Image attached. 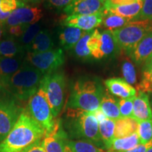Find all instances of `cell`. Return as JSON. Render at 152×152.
Returning <instances> with one entry per match:
<instances>
[{"instance_id":"cell-1","label":"cell","mask_w":152,"mask_h":152,"mask_svg":"<svg viewBox=\"0 0 152 152\" xmlns=\"http://www.w3.org/2000/svg\"><path fill=\"white\" fill-rule=\"evenodd\" d=\"M60 123L68 139L90 142L106 151L100 137L99 123L92 112L67 108Z\"/></svg>"},{"instance_id":"cell-2","label":"cell","mask_w":152,"mask_h":152,"mask_svg":"<svg viewBox=\"0 0 152 152\" xmlns=\"http://www.w3.org/2000/svg\"><path fill=\"white\" fill-rule=\"evenodd\" d=\"M43 128L29 115L26 109L8 135L0 143V152H21L45 136Z\"/></svg>"},{"instance_id":"cell-3","label":"cell","mask_w":152,"mask_h":152,"mask_svg":"<svg viewBox=\"0 0 152 152\" xmlns=\"http://www.w3.org/2000/svg\"><path fill=\"white\" fill-rule=\"evenodd\" d=\"M104 93L103 87L97 80L80 77L71 87L67 108L94 112L99 109Z\"/></svg>"},{"instance_id":"cell-4","label":"cell","mask_w":152,"mask_h":152,"mask_svg":"<svg viewBox=\"0 0 152 152\" xmlns=\"http://www.w3.org/2000/svg\"><path fill=\"white\" fill-rule=\"evenodd\" d=\"M42 76L36 68L23 63L16 73L0 80V85L20 102H27L37 92Z\"/></svg>"},{"instance_id":"cell-5","label":"cell","mask_w":152,"mask_h":152,"mask_svg":"<svg viewBox=\"0 0 152 152\" xmlns=\"http://www.w3.org/2000/svg\"><path fill=\"white\" fill-rule=\"evenodd\" d=\"M66 80L64 72L56 71L44 75L39 88L45 93L55 118L58 116L65 102Z\"/></svg>"},{"instance_id":"cell-6","label":"cell","mask_w":152,"mask_h":152,"mask_svg":"<svg viewBox=\"0 0 152 152\" xmlns=\"http://www.w3.org/2000/svg\"><path fill=\"white\" fill-rule=\"evenodd\" d=\"M152 32V20H130L125 26L112 30L119 48L129 54L146 35Z\"/></svg>"},{"instance_id":"cell-7","label":"cell","mask_w":152,"mask_h":152,"mask_svg":"<svg viewBox=\"0 0 152 152\" xmlns=\"http://www.w3.org/2000/svg\"><path fill=\"white\" fill-rule=\"evenodd\" d=\"M24 110L22 102L0 85V143L14 128Z\"/></svg>"},{"instance_id":"cell-8","label":"cell","mask_w":152,"mask_h":152,"mask_svg":"<svg viewBox=\"0 0 152 152\" xmlns=\"http://www.w3.org/2000/svg\"><path fill=\"white\" fill-rule=\"evenodd\" d=\"M26 109L30 116L43 128L46 134L52 132L56 128L58 120L53 115L48 101L40 88L28 100Z\"/></svg>"},{"instance_id":"cell-9","label":"cell","mask_w":152,"mask_h":152,"mask_svg":"<svg viewBox=\"0 0 152 152\" xmlns=\"http://www.w3.org/2000/svg\"><path fill=\"white\" fill-rule=\"evenodd\" d=\"M65 62V55L62 49H53L45 52H26L25 64L36 68L42 75L58 71Z\"/></svg>"},{"instance_id":"cell-10","label":"cell","mask_w":152,"mask_h":152,"mask_svg":"<svg viewBox=\"0 0 152 152\" xmlns=\"http://www.w3.org/2000/svg\"><path fill=\"white\" fill-rule=\"evenodd\" d=\"M42 17L43 12L39 7L25 5L15 10L4 26L7 28L14 26H29L37 23Z\"/></svg>"},{"instance_id":"cell-11","label":"cell","mask_w":152,"mask_h":152,"mask_svg":"<svg viewBox=\"0 0 152 152\" xmlns=\"http://www.w3.org/2000/svg\"><path fill=\"white\" fill-rule=\"evenodd\" d=\"M103 11L91 15H72L68 16L62 20L64 26L79 28L83 31L93 30L103 22Z\"/></svg>"},{"instance_id":"cell-12","label":"cell","mask_w":152,"mask_h":152,"mask_svg":"<svg viewBox=\"0 0 152 152\" xmlns=\"http://www.w3.org/2000/svg\"><path fill=\"white\" fill-rule=\"evenodd\" d=\"M66 134L58 120L56 128L42 140V145L47 152H71L65 142Z\"/></svg>"},{"instance_id":"cell-13","label":"cell","mask_w":152,"mask_h":152,"mask_svg":"<svg viewBox=\"0 0 152 152\" xmlns=\"http://www.w3.org/2000/svg\"><path fill=\"white\" fill-rule=\"evenodd\" d=\"M104 5L102 0H73L64 12L68 16L94 14L103 11Z\"/></svg>"},{"instance_id":"cell-14","label":"cell","mask_w":152,"mask_h":152,"mask_svg":"<svg viewBox=\"0 0 152 152\" xmlns=\"http://www.w3.org/2000/svg\"><path fill=\"white\" fill-rule=\"evenodd\" d=\"M132 118L137 122L152 120V109L149 93L138 91L133 101Z\"/></svg>"},{"instance_id":"cell-15","label":"cell","mask_w":152,"mask_h":152,"mask_svg":"<svg viewBox=\"0 0 152 152\" xmlns=\"http://www.w3.org/2000/svg\"><path fill=\"white\" fill-rule=\"evenodd\" d=\"M106 88L113 96L120 99L135 97L137 90L122 78H110L104 81Z\"/></svg>"},{"instance_id":"cell-16","label":"cell","mask_w":152,"mask_h":152,"mask_svg":"<svg viewBox=\"0 0 152 152\" xmlns=\"http://www.w3.org/2000/svg\"><path fill=\"white\" fill-rule=\"evenodd\" d=\"M144 0H137L135 2L130 4L123 6L104 5L103 13H111L130 20H134L140 14L143 6Z\"/></svg>"},{"instance_id":"cell-17","label":"cell","mask_w":152,"mask_h":152,"mask_svg":"<svg viewBox=\"0 0 152 152\" xmlns=\"http://www.w3.org/2000/svg\"><path fill=\"white\" fill-rule=\"evenodd\" d=\"M118 45L111 30H105L101 32L99 47L96 59L113 56L118 53Z\"/></svg>"},{"instance_id":"cell-18","label":"cell","mask_w":152,"mask_h":152,"mask_svg":"<svg viewBox=\"0 0 152 152\" xmlns=\"http://www.w3.org/2000/svg\"><path fill=\"white\" fill-rule=\"evenodd\" d=\"M152 54V32L144 37L129 53L130 58L137 65L144 64Z\"/></svg>"},{"instance_id":"cell-19","label":"cell","mask_w":152,"mask_h":152,"mask_svg":"<svg viewBox=\"0 0 152 152\" xmlns=\"http://www.w3.org/2000/svg\"><path fill=\"white\" fill-rule=\"evenodd\" d=\"M26 49L18 39L11 36L0 40V56L7 58L24 57Z\"/></svg>"},{"instance_id":"cell-20","label":"cell","mask_w":152,"mask_h":152,"mask_svg":"<svg viewBox=\"0 0 152 152\" xmlns=\"http://www.w3.org/2000/svg\"><path fill=\"white\" fill-rule=\"evenodd\" d=\"M54 45V41L49 30L43 29L40 30L30 46L26 49V52H45L53 49Z\"/></svg>"},{"instance_id":"cell-21","label":"cell","mask_w":152,"mask_h":152,"mask_svg":"<svg viewBox=\"0 0 152 152\" xmlns=\"http://www.w3.org/2000/svg\"><path fill=\"white\" fill-rule=\"evenodd\" d=\"M118 99L113 95L104 91L99 107L106 118L115 121L121 118Z\"/></svg>"},{"instance_id":"cell-22","label":"cell","mask_w":152,"mask_h":152,"mask_svg":"<svg viewBox=\"0 0 152 152\" xmlns=\"http://www.w3.org/2000/svg\"><path fill=\"white\" fill-rule=\"evenodd\" d=\"M85 32L79 28L66 26L59 33L58 39L60 45L66 50L73 49Z\"/></svg>"},{"instance_id":"cell-23","label":"cell","mask_w":152,"mask_h":152,"mask_svg":"<svg viewBox=\"0 0 152 152\" xmlns=\"http://www.w3.org/2000/svg\"><path fill=\"white\" fill-rule=\"evenodd\" d=\"M138 122L132 118H121L115 121L114 136L115 138H123L136 133Z\"/></svg>"},{"instance_id":"cell-24","label":"cell","mask_w":152,"mask_h":152,"mask_svg":"<svg viewBox=\"0 0 152 152\" xmlns=\"http://www.w3.org/2000/svg\"><path fill=\"white\" fill-rule=\"evenodd\" d=\"M23 59L24 57L7 58L0 56V80L16 73L23 64Z\"/></svg>"},{"instance_id":"cell-25","label":"cell","mask_w":152,"mask_h":152,"mask_svg":"<svg viewBox=\"0 0 152 152\" xmlns=\"http://www.w3.org/2000/svg\"><path fill=\"white\" fill-rule=\"evenodd\" d=\"M115 125V121L108 118L99 123V130L100 137L106 151L111 149L112 144L115 139V136H114Z\"/></svg>"},{"instance_id":"cell-26","label":"cell","mask_w":152,"mask_h":152,"mask_svg":"<svg viewBox=\"0 0 152 152\" xmlns=\"http://www.w3.org/2000/svg\"><path fill=\"white\" fill-rule=\"evenodd\" d=\"M140 143L137 133L123 138H115L111 149L106 152H124L130 150Z\"/></svg>"},{"instance_id":"cell-27","label":"cell","mask_w":152,"mask_h":152,"mask_svg":"<svg viewBox=\"0 0 152 152\" xmlns=\"http://www.w3.org/2000/svg\"><path fill=\"white\" fill-rule=\"evenodd\" d=\"M65 142L71 152H106L94 144L84 140H72L66 137Z\"/></svg>"},{"instance_id":"cell-28","label":"cell","mask_w":152,"mask_h":152,"mask_svg":"<svg viewBox=\"0 0 152 152\" xmlns=\"http://www.w3.org/2000/svg\"><path fill=\"white\" fill-rule=\"evenodd\" d=\"M92 30L90 31H86L80 39L77 42V44L73 47L74 54L78 58L83 60L90 59L92 56L91 52L87 47V42L90 39L91 35H92Z\"/></svg>"},{"instance_id":"cell-29","label":"cell","mask_w":152,"mask_h":152,"mask_svg":"<svg viewBox=\"0 0 152 152\" xmlns=\"http://www.w3.org/2000/svg\"><path fill=\"white\" fill-rule=\"evenodd\" d=\"M25 5L19 0H0V23L4 26L15 10Z\"/></svg>"},{"instance_id":"cell-30","label":"cell","mask_w":152,"mask_h":152,"mask_svg":"<svg viewBox=\"0 0 152 152\" xmlns=\"http://www.w3.org/2000/svg\"><path fill=\"white\" fill-rule=\"evenodd\" d=\"M130 21L128 18H123L118 15L111 14V13H106L104 14V18L102 22L103 27L108 30H114L122 28L128 23Z\"/></svg>"},{"instance_id":"cell-31","label":"cell","mask_w":152,"mask_h":152,"mask_svg":"<svg viewBox=\"0 0 152 152\" xmlns=\"http://www.w3.org/2000/svg\"><path fill=\"white\" fill-rule=\"evenodd\" d=\"M41 30L42 25L40 23L38 22L37 23L30 25L26 28V31L24 32L21 37L18 39L20 43L25 47L26 51Z\"/></svg>"},{"instance_id":"cell-32","label":"cell","mask_w":152,"mask_h":152,"mask_svg":"<svg viewBox=\"0 0 152 152\" xmlns=\"http://www.w3.org/2000/svg\"><path fill=\"white\" fill-rule=\"evenodd\" d=\"M137 133L140 143L147 144L152 140V120L138 122Z\"/></svg>"},{"instance_id":"cell-33","label":"cell","mask_w":152,"mask_h":152,"mask_svg":"<svg viewBox=\"0 0 152 152\" xmlns=\"http://www.w3.org/2000/svg\"><path fill=\"white\" fill-rule=\"evenodd\" d=\"M137 90L149 94L152 92V63L144 66L143 77L141 83L137 86Z\"/></svg>"},{"instance_id":"cell-34","label":"cell","mask_w":152,"mask_h":152,"mask_svg":"<svg viewBox=\"0 0 152 152\" xmlns=\"http://www.w3.org/2000/svg\"><path fill=\"white\" fill-rule=\"evenodd\" d=\"M122 73L124 80L130 85L135 84L137 82L136 71L132 64L128 61L123 63Z\"/></svg>"},{"instance_id":"cell-35","label":"cell","mask_w":152,"mask_h":152,"mask_svg":"<svg viewBox=\"0 0 152 152\" xmlns=\"http://www.w3.org/2000/svg\"><path fill=\"white\" fill-rule=\"evenodd\" d=\"M134 99V97L118 99L121 118H132Z\"/></svg>"},{"instance_id":"cell-36","label":"cell","mask_w":152,"mask_h":152,"mask_svg":"<svg viewBox=\"0 0 152 152\" xmlns=\"http://www.w3.org/2000/svg\"><path fill=\"white\" fill-rule=\"evenodd\" d=\"M136 20H152V0H144L142 10Z\"/></svg>"},{"instance_id":"cell-37","label":"cell","mask_w":152,"mask_h":152,"mask_svg":"<svg viewBox=\"0 0 152 152\" xmlns=\"http://www.w3.org/2000/svg\"><path fill=\"white\" fill-rule=\"evenodd\" d=\"M28 26H14L7 27V33L11 37L19 39L23 35V34L24 33V32L26 31Z\"/></svg>"},{"instance_id":"cell-38","label":"cell","mask_w":152,"mask_h":152,"mask_svg":"<svg viewBox=\"0 0 152 152\" xmlns=\"http://www.w3.org/2000/svg\"><path fill=\"white\" fill-rule=\"evenodd\" d=\"M73 0H47V3L49 7L55 9H63L67 7Z\"/></svg>"},{"instance_id":"cell-39","label":"cell","mask_w":152,"mask_h":152,"mask_svg":"<svg viewBox=\"0 0 152 152\" xmlns=\"http://www.w3.org/2000/svg\"><path fill=\"white\" fill-rule=\"evenodd\" d=\"M21 152H47L45 148L42 145V140L36 142L28 147L26 149L23 150Z\"/></svg>"},{"instance_id":"cell-40","label":"cell","mask_w":152,"mask_h":152,"mask_svg":"<svg viewBox=\"0 0 152 152\" xmlns=\"http://www.w3.org/2000/svg\"><path fill=\"white\" fill-rule=\"evenodd\" d=\"M137 0H106L104 5L107 6H123L130 4L135 2Z\"/></svg>"},{"instance_id":"cell-41","label":"cell","mask_w":152,"mask_h":152,"mask_svg":"<svg viewBox=\"0 0 152 152\" xmlns=\"http://www.w3.org/2000/svg\"><path fill=\"white\" fill-rule=\"evenodd\" d=\"M152 145V140L147 144H140L133 149L124 152H147Z\"/></svg>"},{"instance_id":"cell-42","label":"cell","mask_w":152,"mask_h":152,"mask_svg":"<svg viewBox=\"0 0 152 152\" xmlns=\"http://www.w3.org/2000/svg\"><path fill=\"white\" fill-rule=\"evenodd\" d=\"M92 113H93V115H94V117L96 118V119L97 120L98 123H99L101 121H103V120L106 118V116L104 115V113L102 112V110L100 109V108L99 109L96 110L95 111L92 112Z\"/></svg>"},{"instance_id":"cell-43","label":"cell","mask_w":152,"mask_h":152,"mask_svg":"<svg viewBox=\"0 0 152 152\" xmlns=\"http://www.w3.org/2000/svg\"><path fill=\"white\" fill-rule=\"evenodd\" d=\"M19 1H20V2L23 3L24 4L26 5L33 6L39 4L41 3L43 0H19Z\"/></svg>"},{"instance_id":"cell-44","label":"cell","mask_w":152,"mask_h":152,"mask_svg":"<svg viewBox=\"0 0 152 152\" xmlns=\"http://www.w3.org/2000/svg\"><path fill=\"white\" fill-rule=\"evenodd\" d=\"M151 63H152V54H151V55H150L149 58H147V61H146L145 63H144V66H146L149 65V64H151Z\"/></svg>"},{"instance_id":"cell-45","label":"cell","mask_w":152,"mask_h":152,"mask_svg":"<svg viewBox=\"0 0 152 152\" xmlns=\"http://www.w3.org/2000/svg\"><path fill=\"white\" fill-rule=\"evenodd\" d=\"M3 24H1V23H0V40L1 39V38H2V36H3V34H4V29H3Z\"/></svg>"},{"instance_id":"cell-46","label":"cell","mask_w":152,"mask_h":152,"mask_svg":"<svg viewBox=\"0 0 152 152\" xmlns=\"http://www.w3.org/2000/svg\"><path fill=\"white\" fill-rule=\"evenodd\" d=\"M149 99H150V104H151V109H152V92L149 93Z\"/></svg>"},{"instance_id":"cell-47","label":"cell","mask_w":152,"mask_h":152,"mask_svg":"<svg viewBox=\"0 0 152 152\" xmlns=\"http://www.w3.org/2000/svg\"><path fill=\"white\" fill-rule=\"evenodd\" d=\"M147 152H152V145L151 146V147H150L149 149L147 150Z\"/></svg>"},{"instance_id":"cell-48","label":"cell","mask_w":152,"mask_h":152,"mask_svg":"<svg viewBox=\"0 0 152 152\" xmlns=\"http://www.w3.org/2000/svg\"><path fill=\"white\" fill-rule=\"evenodd\" d=\"M102 1H103V2H105V1H106V0H102Z\"/></svg>"},{"instance_id":"cell-49","label":"cell","mask_w":152,"mask_h":152,"mask_svg":"<svg viewBox=\"0 0 152 152\" xmlns=\"http://www.w3.org/2000/svg\"></svg>"}]
</instances>
